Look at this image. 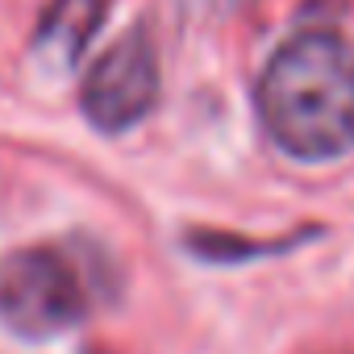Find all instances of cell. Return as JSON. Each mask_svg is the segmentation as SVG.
I'll list each match as a JSON object with an SVG mask.
<instances>
[{
  "instance_id": "2",
  "label": "cell",
  "mask_w": 354,
  "mask_h": 354,
  "mask_svg": "<svg viewBox=\"0 0 354 354\" xmlns=\"http://www.w3.org/2000/svg\"><path fill=\"white\" fill-rule=\"evenodd\" d=\"M92 292L75 263L50 246H30L0 259V325L42 342L75 329L88 317Z\"/></svg>"
},
{
  "instance_id": "6",
  "label": "cell",
  "mask_w": 354,
  "mask_h": 354,
  "mask_svg": "<svg viewBox=\"0 0 354 354\" xmlns=\"http://www.w3.org/2000/svg\"><path fill=\"white\" fill-rule=\"evenodd\" d=\"M209 5H213V9H221V13H234V9H246L250 0H209Z\"/></svg>"
},
{
  "instance_id": "3",
  "label": "cell",
  "mask_w": 354,
  "mask_h": 354,
  "mask_svg": "<svg viewBox=\"0 0 354 354\" xmlns=\"http://www.w3.org/2000/svg\"><path fill=\"white\" fill-rule=\"evenodd\" d=\"M158 100V55L142 30L113 42L84 80V113L100 133L133 129Z\"/></svg>"
},
{
  "instance_id": "5",
  "label": "cell",
  "mask_w": 354,
  "mask_h": 354,
  "mask_svg": "<svg viewBox=\"0 0 354 354\" xmlns=\"http://www.w3.org/2000/svg\"><path fill=\"white\" fill-rule=\"evenodd\" d=\"M300 238H292V242H221V238H196V254H205V259H246V254L288 250Z\"/></svg>"
},
{
  "instance_id": "4",
  "label": "cell",
  "mask_w": 354,
  "mask_h": 354,
  "mask_svg": "<svg viewBox=\"0 0 354 354\" xmlns=\"http://www.w3.org/2000/svg\"><path fill=\"white\" fill-rule=\"evenodd\" d=\"M104 13H109V0H55L38 26V42H34L38 59L55 71L71 67L92 42V34L100 30Z\"/></svg>"
},
{
  "instance_id": "1",
  "label": "cell",
  "mask_w": 354,
  "mask_h": 354,
  "mask_svg": "<svg viewBox=\"0 0 354 354\" xmlns=\"http://www.w3.org/2000/svg\"><path fill=\"white\" fill-rule=\"evenodd\" d=\"M259 117L271 142L300 162L354 150V46L342 34H292L259 80Z\"/></svg>"
}]
</instances>
